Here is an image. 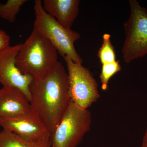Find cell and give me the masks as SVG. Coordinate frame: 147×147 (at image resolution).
Wrapping results in <instances>:
<instances>
[{
	"label": "cell",
	"mask_w": 147,
	"mask_h": 147,
	"mask_svg": "<svg viewBox=\"0 0 147 147\" xmlns=\"http://www.w3.org/2000/svg\"><path fill=\"white\" fill-rule=\"evenodd\" d=\"M130 16L124 24L125 39L122 53L129 63L147 55V9L136 0H129Z\"/></svg>",
	"instance_id": "5"
},
{
	"label": "cell",
	"mask_w": 147,
	"mask_h": 147,
	"mask_svg": "<svg viewBox=\"0 0 147 147\" xmlns=\"http://www.w3.org/2000/svg\"><path fill=\"white\" fill-rule=\"evenodd\" d=\"M51 134L38 140H30L3 129L0 131V147H52Z\"/></svg>",
	"instance_id": "11"
},
{
	"label": "cell",
	"mask_w": 147,
	"mask_h": 147,
	"mask_svg": "<svg viewBox=\"0 0 147 147\" xmlns=\"http://www.w3.org/2000/svg\"><path fill=\"white\" fill-rule=\"evenodd\" d=\"M31 110L52 134L71 100L68 92V74L59 62L45 76L34 79L30 86Z\"/></svg>",
	"instance_id": "1"
},
{
	"label": "cell",
	"mask_w": 147,
	"mask_h": 147,
	"mask_svg": "<svg viewBox=\"0 0 147 147\" xmlns=\"http://www.w3.org/2000/svg\"><path fill=\"white\" fill-rule=\"evenodd\" d=\"M57 53L48 39L33 29L16 56V67L24 75L40 78L58 64Z\"/></svg>",
	"instance_id": "2"
},
{
	"label": "cell",
	"mask_w": 147,
	"mask_h": 147,
	"mask_svg": "<svg viewBox=\"0 0 147 147\" xmlns=\"http://www.w3.org/2000/svg\"><path fill=\"white\" fill-rule=\"evenodd\" d=\"M141 147H147V127L143 137V141Z\"/></svg>",
	"instance_id": "16"
},
{
	"label": "cell",
	"mask_w": 147,
	"mask_h": 147,
	"mask_svg": "<svg viewBox=\"0 0 147 147\" xmlns=\"http://www.w3.org/2000/svg\"><path fill=\"white\" fill-rule=\"evenodd\" d=\"M35 19L34 29L48 39L63 58L67 56L74 63H83V59L76 52L74 42L80 39L81 35L71 29L66 28L55 18L45 11L41 0L34 1Z\"/></svg>",
	"instance_id": "3"
},
{
	"label": "cell",
	"mask_w": 147,
	"mask_h": 147,
	"mask_svg": "<svg viewBox=\"0 0 147 147\" xmlns=\"http://www.w3.org/2000/svg\"><path fill=\"white\" fill-rule=\"evenodd\" d=\"M110 35L104 34L102 36V43L98 52V57L102 65L115 62L116 54L111 40Z\"/></svg>",
	"instance_id": "13"
},
{
	"label": "cell",
	"mask_w": 147,
	"mask_h": 147,
	"mask_svg": "<svg viewBox=\"0 0 147 147\" xmlns=\"http://www.w3.org/2000/svg\"><path fill=\"white\" fill-rule=\"evenodd\" d=\"M67 67L68 92L70 100L88 109L100 98L95 79L88 69L74 63L68 57L64 58Z\"/></svg>",
	"instance_id": "6"
},
{
	"label": "cell",
	"mask_w": 147,
	"mask_h": 147,
	"mask_svg": "<svg viewBox=\"0 0 147 147\" xmlns=\"http://www.w3.org/2000/svg\"><path fill=\"white\" fill-rule=\"evenodd\" d=\"M79 0H44L42 7L61 26L71 29L79 13Z\"/></svg>",
	"instance_id": "10"
},
{
	"label": "cell",
	"mask_w": 147,
	"mask_h": 147,
	"mask_svg": "<svg viewBox=\"0 0 147 147\" xmlns=\"http://www.w3.org/2000/svg\"><path fill=\"white\" fill-rule=\"evenodd\" d=\"M3 129L30 140H38L50 134L38 117L31 111L22 115L0 118Z\"/></svg>",
	"instance_id": "8"
},
{
	"label": "cell",
	"mask_w": 147,
	"mask_h": 147,
	"mask_svg": "<svg viewBox=\"0 0 147 147\" xmlns=\"http://www.w3.org/2000/svg\"><path fill=\"white\" fill-rule=\"evenodd\" d=\"M121 69V67L119 61L102 65L100 78L102 90L105 91L107 90L110 79L116 73L120 71Z\"/></svg>",
	"instance_id": "14"
},
{
	"label": "cell",
	"mask_w": 147,
	"mask_h": 147,
	"mask_svg": "<svg viewBox=\"0 0 147 147\" xmlns=\"http://www.w3.org/2000/svg\"><path fill=\"white\" fill-rule=\"evenodd\" d=\"M91 114L70 101L51 134L52 147H77L90 129Z\"/></svg>",
	"instance_id": "4"
},
{
	"label": "cell",
	"mask_w": 147,
	"mask_h": 147,
	"mask_svg": "<svg viewBox=\"0 0 147 147\" xmlns=\"http://www.w3.org/2000/svg\"><path fill=\"white\" fill-rule=\"evenodd\" d=\"M22 43L0 51V84L3 86L14 87L22 91L30 100V86L33 77L21 73L16 64V56Z\"/></svg>",
	"instance_id": "7"
},
{
	"label": "cell",
	"mask_w": 147,
	"mask_h": 147,
	"mask_svg": "<svg viewBox=\"0 0 147 147\" xmlns=\"http://www.w3.org/2000/svg\"><path fill=\"white\" fill-rule=\"evenodd\" d=\"M31 111L30 100L21 90L14 87L0 88V118L22 115Z\"/></svg>",
	"instance_id": "9"
},
{
	"label": "cell",
	"mask_w": 147,
	"mask_h": 147,
	"mask_svg": "<svg viewBox=\"0 0 147 147\" xmlns=\"http://www.w3.org/2000/svg\"><path fill=\"white\" fill-rule=\"evenodd\" d=\"M28 1L27 0H8L5 3H0V18L13 23L21 7Z\"/></svg>",
	"instance_id": "12"
},
{
	"label": "cell",
	"mask_w": 147,
	"mask_h": 147,
	"mask_svg": "<svg viewBox=\"0 0 147 147\" xmlns=\"http://www.w3.org/2000/svg\"><path fill=\"white\" fill-rule=\"evenodd\" d=\"M10 37L6 32L0 29V51L9 46Z\"/></svg>",
	"instance_id": "15"
}]
</instances>
